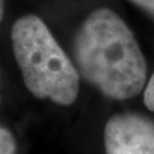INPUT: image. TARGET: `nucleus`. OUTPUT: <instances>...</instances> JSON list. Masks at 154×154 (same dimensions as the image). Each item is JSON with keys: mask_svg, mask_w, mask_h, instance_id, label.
I'll return each instance as SVG.
<instances>
[{"mask_svg": "<svg viewBox=\"0 0 154 154\" xmlns=\"http://www.w3.org/2000/svg\"><path fill=\"white\" fill-rule=\"evenodd\" d=\"M73 57L82 79L110 99H131L145 88V57L131 28L109 8L95 9L81 23Z\"/></svg>", "mask_w": 154, "mask_h": 154, "instance_id": "f257e3e1", "label": "nucleus"}, {"mask_svg": "<svg viewBox=\"0 0 154 154\" xmlns=\"http://www.w3.org/2000/svg\"><path fill=\"white\" fill-rule=\"evenodd\" d=\"M11 40L25 86L35 98L62 107L76 102L80 73L40 17L25 14L16 19Z\"/></svg>", "mask_w": 154, "mask_h": 154, "instance_id": "f03ea898", "label": "nucleus"}, {"mask_svg": "<svg viewBox=\"0 0 154 154\" xmlns=\"http://www.w3.org/2000/svg\"><path fill=\"white\" fill-rule=\"evenodd\" d=\"M107 154H154V121L135 113L112 116L104 127Z\"/></svg>", "mask_w": 154, "mask_h": 154, "instance_id": "7ed1b4c3", "label": "nucleus"}, {"mask_svg": "<svg viewBox=\"0 0 154 154\" xmlns=\"http://www.w3.org/2000/svg\"><path fill=\"white\" fill-rule=\"evenodd\" d=\"M17 145L13 134L8 128L0 126V154H16Z\"/></svg>", "mask_w": 154, "mask_h": 154, "instance_id": "20e7f679", "label": "nucleus"}, {"mask_svg": "<svg viewBox=\"0 0 154 154\" xmlns=\"http://www.w3.org/2000/svg\"><path fill=\"white\" fill-rule=\"evenodd\" d=\"M144 104L145 107L154 112V73L152 75L150 80L146 82L144 89Z\"/></svg>", "mask_w": 154, "mask_h": 154, "instance_id": "39448f33", "label": "nucleus"}, {"mask_svg": "<svg viewBox=\"0 0 154 154\" xmlns=\"http://www.w3.org/2000/svg\"><path fill=\"white\" fill-rule=\"evenodd\" d=\"M128 2H131L141 11L146 12L149 16L154 17V0H128Z\"/></svg>", "mask_w": 154, "mask_h": 154, "instance_id": "423d86ee", "label": "nucleus"}, {"mask_svg": "<svg viewBox=\"0 0 154 154\" xmlns=\"http://www.w3.org/2000/svg\"><path fill=\"white\" fill-rule=\"evenodd\" d=\"M4 8H5V0H0V22L4 16Z\"/></svg>", "mask_w": 154, "mask_h": 154, "instance_id": "0eeeda50", "label": "nucleus"}]
</instances>
